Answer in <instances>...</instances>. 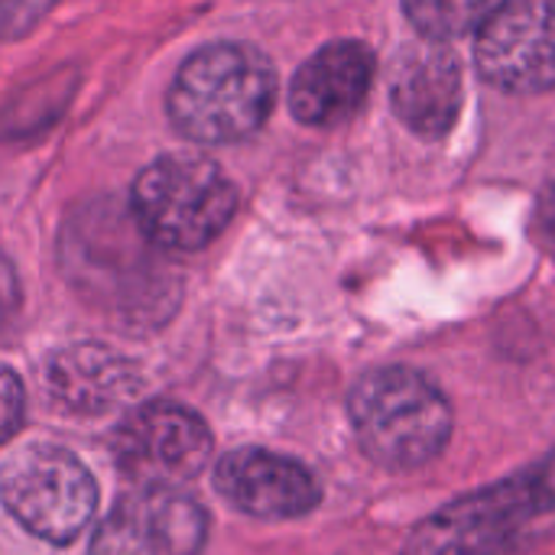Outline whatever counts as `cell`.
I'll return each mask as SVG.
<instances>
[{"mask_svg":"<svg viewBox=\"0 0 555 555\" xmlns=\"http://www.w3.org/2000/svg\"><path fill=\"white\" fill-rule=\"evenodd\" d=\"M59 260L81 299L127 328H153L172 315L179 280L133 211L114 198L81 205L62 228Z\"/></svg>","mask_w":555,"mask_h":555,"instance_id":"1","label":"cell"},{"mask_svg":"<svg viewBox=\"0 0 555 555\" xmlns=\"http://www.w3.org/2000/svg\"><path fill=\"white\" fill-rule=\"evenodd\" d=\"M555 537V452L429 514L400 555H517Z\"/></svg>","mask_w":555,"mask_h":555,"instance_id":"2","label":"cell"},{"mask_svg":"<svg viewBox=\"0 0 555 555\" xmlns=\"http://www.w3.org/2000/svg\"><path fill=\"white\" fill-rule=\"evenodd\" d=\"M276 104V68L247 42H211L192 52L166 94L172 127L205 146L257 133Z\"/></svg>","mask_w":555,"mask_h":555,"instance_id":"3","label":"cell"},{"mask_svg":"<svg viewBox=\"0 0 555 555\" xmlns=\"http://www.w3.org/2000/svg\"><path fill=\"white\" fill-rule=\"evenodd\" d=\"M348 416L361 452L387 472L436 462L455 429L446 393L403 364L367 371L348 393Z\"/></svg>","mask_w":555,"mask_h":555,"instance_id":"4","label":"cell"},{"mask_svg":"<svg viewBox=\"0 0 555 555\" xmlns=\"http://www.w3.org/2000/svg\"><path fill=\"white\" fill-rule=\"evenodd\" d=\"M130 211L156 247L192 254L231 224L237 189L211 159L163 156L137 176Z\"/></svg>","mask_w":555,"mask_h":555,"instance_id":"5","label":"cell"},{"mask_svg":"<svg viewBox=\"0 0 555 555\" xmlns=\"http://www.w3.org/2000/svg\"><path fill=\"white\" fill-rule=\"evenodd\" d=\"M0 501L33 537L72 543L98 511V485L68 449L29 442L0 465Z\"/></svg>","mask_w":555,"mask_h":555,"instance_id":"6","label":"cell"},{"mask_svg":"<svg viewBox=\"0 0 555 555\" xmlns=\"http://www.w3.org/2000/svg\"><path fill=\"white\" fill-rule=\"evenodd\" d=\"M205 420L179 403H143L114 429L117 468L137 488H179L202 475L211 455Z\"/></svg>","mask_w":555,"mask_h":555,"instance_id":"7","label":"cell"},{"mask_svg":"<svg viewBox=\"0 0 555 555\" xmlns=\"http://www.w3.org/2000/svg\"><path fill=\"white\" fill-rule=\"evenodd\" d=\"M475 62L507 94L555 88V0H507L478 33Z\"/></svg>","mask_w":555,"mask_h":555,"instance_id":"8","label":"cell"},{"mask_svg":"<svg viewBox=\"0 0 555 555\" xmlns=\"http://www.w3.org/2000/svg\"><path fill=\"white\" fill-rule=\"evenodd\" d=\"M208 537L202 507L179 488H140L94 537L91 555H198Z\"/></svg>","mask_w":555,"mask_h":555,"instance_id":"9","label":"cell"},{"mask_svg":"<svg viewBox=\"0 0 555 555\" xmlns=\"http://www.w3.org/2000/svg\"><path fill=\"white\" fill-rule=\"evenodd\" d=\"M218 494L257 520H296L322 504L319 478L296 459L267 449H234L215 465Z\"/></svg>","mask_w":555,"mask_h":555,"instance_id":"10","label":"cell"},{"mask_svg":"<svg viewBox=\"0 0 555 555\" xmlns=\"http://www.w3.org/2000/svg\"><path fill=\"white\" fill-rule=\"evenodd\" d=\"M462 94V62L449 42L420 36L397 52L390 65V104L416 137H446L459 120Z\"/></svg>","mask_w":555,"mask_h":555,"instance_id":"11","label":"cell"},{"mask_svg":"<svg viewBox=\"0 0 555 555\" xmlns=\"http://www.w3.org/2000/svg\"><path fill=\"white\" fill-rule=\"evenodd\" d=\"M377 59L367 42L335 39L299 65L289 85V111L306 127H338L364 104Z\"/></svg>","mask_w":555,"mask_h":555,"instance_id":"12","label":"cell"},{"mask_svg":"<svg viewBox=\"0 0 555 555\" xmlns=\"http://www.w3.org/2000/svg\"><path fill=\"white\" fill-rule=\"evenodd\" d=\"M49 400L72 416H104L127 406L143 377L137 364L104 345H72L49 358L42 374Z\"/></svg>","mask_w":555,"mask_h":555,"instance_id":"13","label":"cell"},{"mask_svg":"<svg viewBox=\"0 0 555 555\" xmlns=\"http://www.w3.org/2000/svg\"><path fill=\"white\" fill-rule=\"evenodd\" d=\"M507 0H403V13L423 39H459L481 29Z\"/></svg>","mask_w":555,"mask_h":555,"instance_id":"14","label":"cell"},{"mask_svg":"<svg viewBox=\"0 0 555 555\" xmlns=\"http://www.w3.org/2000/svg\"><path fill=\"white\" fill-rule=\"evenodd\" d=\"M55 0H0V39L26 36Z\"/></svg>","mask_w":555,"mask_h":555,"instance_id":"15","label":"cell"},{"mask_svg":"<svg viewBox=\"0 0 555 555\" xmlns=\"http://www.w3.org/2000/svg\"><path fill=\"white\" fill-rule=\"evenodd\" d=\"M23 384L16 371L0 364V446H7L23 423Z\"/></svg>","mask_w":555,"mask_h":555,"instance_id":"16","label":"cell"},{"mask_svg":"<svg viewBox=\"0 0 555 555\" xmlns=\"http://www.w3.org/2000/svg\"><path fill=\"white\" fill-rule=\"evenodd\" d=\"M23 306V289H20V276L13 270V263L7 257H0V335H7L20 315Z\"/></svg>","mask_w":555,"mask_h":555,"instance_id":"17","label":"cell"},{"mask_svg":"<svg viewBox=\"0 0 555 555\" xmlns=\"http://www.w3.org/2000/svg\"><path fill=\"white\" fill-rule=\"evenodd\" d=\"M540 224L546 228V234L555 241V179L546 185V192L540 198Z\"/></svg>","mask_w":555,"mask_h":555,"instance_id":"18","label":"cell"}]
</instances>
